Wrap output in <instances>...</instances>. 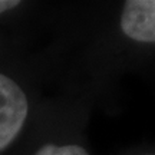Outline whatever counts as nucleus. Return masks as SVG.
Segmentation results:
<instances>
[{
  "instance_id": "obj_1",
  "label": "nucleus",
  "mask_w": 155,
  "mask_h": 155,
  "mask_svg": "<svg viewBox=\"0 0 155 155\" xmlns=\"http://www.w3.org/2000/svg\"><path fill=\"white\" fill-rule=\"evenodd\" d=\"M26 94L12 78L0 73V151L17 138L28 119Z\"/></svg>"
},
{
  "instance_id": "obj_3",
  "label": "nucleus",
  "mask_w": 155,
  "mask_h": 155,
  "mask_svg": "<svg viewBox=\"0 0 155 155\" xmlns=\"http://www.w3.org/2000/svg\"><path fill=\"white\" fill-rule=\"evenodd\" d=\"M35 155H89V154L83 147L76 144H66V145L46 144L43 147H40Z\"/></svg>"
},
{
  "instance_id": "obj_4",
  "label": "nucleus",
  "mask_w": 155,
  "mask_h": 155,
  "mask_svg": "<svg viewBox=\"0 0 155 155\" xmlns=\"http://www.w3.org/2000/svg\"><path fill=\"white\" fill-rule=\"evenodd\" d=\"M19 5H20V2H17V0H0V15L7 10L15 9Z\"/></svg>"
},
{
  "instance_id": "obj_2",
  "label": "nucleus",
  "mask_w": 155,
  "mask_h": 155,
  "mask_svg": "<svg viewBox=\"0 0 155 155\" xmlns=\"http://www.w3.org/2000/svg\"><path fill=\"white\" fill-rule=\"evenodd\" d=\"M124 35L141 43L155 42V2L128 0L121 13Z\"/></svg>"
},
{
  "instance_id": "obj_5",
  "label": "nucleus",
  "mask_w": 155,
  "mask_h": 155,
  "mask_svg": "<svg viewBox=\"0 0 155 155\" xmlns=\"http://www.w3.org/2000/svg\"><path fill=\"white\" fill-rule=\"evenodd\" d=\"M144 155H154V154H144Z\"/></svg>"
}]
</instances>
